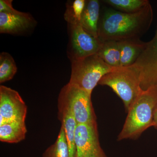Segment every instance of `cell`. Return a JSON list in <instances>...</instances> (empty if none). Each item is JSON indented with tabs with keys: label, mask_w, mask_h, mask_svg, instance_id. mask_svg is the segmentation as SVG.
<instances>
[{
	"label": "cell",
	"mask_w": 157,
	"mask_h": 157,
	"mask_svg": "<svg viewBox=\"0 0 157 157\" xmlns=\"http://www.w3.org/2000/svg\"><path fill=\"white\" fill-rule=\"evenodd\" d=\"M75 142L76 157H107L99 141L97 122L77 124Z\"/></svg>",
	"instance_id": "cell-8"
},
{
	"label": "cell",
	"mask_w": 157,
	"mask_h": 157,
	"mask_svg": "<svg viewBox=\"0 0 157 157\" xmlns=\"http://www.w3.org/2000/svg\"><path fill=\"white\" fill-rule=\"evenodd\" d=\"M121 51V67H127L135 64L146 45L140 39L119 41Z\"/></svg>",
	"instance_id": "cell-12"
},
{
	"label": "cell",
	"mask_w": 157,
	"mask_h": 157,
	"mask_svg": "<svg viewBox=\"0 0 157 157\" xmlns=\"http://www.w3.org/2000/svg\"><path fill=\"white\" fill-rule=\"evenodd\" d=\"M68 31L69 42L67 53L70 61L98 53L103 42L85 30L80 23L68 24Z\"/></svg>",
	"instance_id": "cell-6"
},
{
	"label": "cell",
	"mask_w": 157,
	"mask_h": 157,
	"mask_svg": "<svg viewBox=\"0 0 157 157\" xmlns=\"http://www.w3.org/2000/svg\"><path fill=\"white\" fill-rule=\"evenodd\" d=\"M71 62L69 83L91 95L102 77L115 68L106 64L97 54Z\"/></svg>",
	"instance_id": "cell-4"
},
{
	"label": "cell",
	"mask_w": 157,
	"mask_h": 157,
	"mask_svg": "<svg viewBox=\"0 0 157 157\" xmlns=\"http://www.w3.org/2000/svg\"><path fill=\"white\" fill-rule=\"evenodd\" d=\"M36 22L29 13L18 11L16 13L0 12V33L20 34L31 30Z\"/></svg>",
	"instance_id": "cell-10"
},
{
	"label": "cell",
	"mask_w": 157,
	"mask_h": 157,
	"mask_svg": "<svg viewBox=\"0 0 157 157\" xmlns=\"http://www.w3.org/2000/svg\"><path fill=\"white\" fill-rule=\"evenodd\" d=\"M27 107L17 91L0 86V126L14 121H25Z\"/></svg>",
	"instance_id": "cell-9"
},
{
	"label": "cell",
	"mask_w": 157,
	"mask_h": 157,
	"mask_svg": "<svg viewBox=\"0 0 157 157\" xmlns=\"http://www.w3.org/2000/svg\"><path fill=\"white\" fill-rule=\"evenodd\" d=\"M140 73L143 91L157 86V28L154 37L147 42L143 51L133 65Z\"/></svg>",
	"instance_id": "cell-7"
},
{
	"label": "cell",
	"mask_w": 157,
	"mask_h": 157,
	"mask_svg": "<svg viewBox=\"0 0 157 157\" xmlns=\"http://www.w3.org/2000/svg\"><path fill=\"white\" fill-rule=\"evenodd\" d=\"M106 64L113 68L121 67V51L119 42L107 41L102 42L97 53Z\"/></svg>",
	"instance_id": "cell-15"
},
{
	"label": "cell",
	"mask_w": 157,
	"mask_h": 157,
	"mask_svg": "<svg viewBox=\"0 0 157 157\" xmlns=\"http://www.w3.org/2000/svg\"><path fill=\"white\" fill-rule=\"evenodd\" d=\"M12 0L0 1V12L7 13H16L18 11L14 9L12 6Z\"/></svg>",
	"instance_id": "cell-20"
},
{
	"label": "cell",
	"mask_w": 157,
	"mask_h": 157,
	"mask_svg": "<svg viewBox=\"0 0 157 157\" xmlns=\"http://www.w3.org/2000/svg\"><path fill=\"white\" fill-rule=\"evenodd\" d=\"M98 84L111 88L122 100L127 111L143 91L140 73L133 65L114 68L102 77Z\"/></svg>",
	"instance_id": "cell-3"
},
{
	"label": "cell",
	"mask_w": 157,
	"mask_h": 157,
	"mask_svg": "<svg viewBox=\"0 0 157 157\" xmlns=\"http://www.w3.org/2000/svg\"><path fill=\"white\" fill-rule=\"evenodd\" d=\"M153 127H154L157 128V106L155 109L154 114Z\"/></svg>",
	"instance_id": "cell-21"
},
{
	"label": "cell",
	"mask_w": 157,
	"mask_h": 157,
	"mask_svg": "<svg viewBox=\"0 0 157 157\" xmlns=\"http://www.w3.org/2000/svg\"><path fill=\"white\" fill-rule=\"evenodd\" d=\"M157 106V86L143 91L128 110L118 140L137 138L147 129L153 127Z\"/></svg>",
	"instance_id": "cell-2"
},
{
	"label": "cell",
	"mask_w": 157,
	"mask_h": 157,
	"mask_svg": "<svg viewBox=\"0 0 157 157\" xmlns=\"http://www.w3.org/2000/svg\"><path fill=\"white\" fill-rule=\"evenodd\" d=\"M17 71L14 59L10 54L2 52L0 54V83L12 79Z\"/></svg>",
	"instance_id": "cell-17"
},
{
	"label": "cell",
	"mask_w": 157,
	"mask_h": 157,
	"mask_svg": "<svg viewBox=\"0 0 157 157\" xmlns=\"http://www.w3.org/2000/svg\"><path fill=\"white\" fill-rule=\"evenodd\" d=\"M153 19L150 3L135 13L106 9L99 20L98 37L102 42L140 39L148 30Z\"/></svg>",
	"instance_id": "cell-1"
},
{
	"label": "cell",
	"mask_w": 157,
	"mask_h": 157,
	"mask_svg": "<svg viewBox=\"0 0 157 157\" xmlns=\"http://www.w3.org/2000/svg\"><path fill=\"white\" fill-rule=\"evenodd\" d=\"M86 2L85 0H75L67 2L64 13V19L68 24H74L80 23Z\"/></svg>",
	"instance_id": "cell-19"
},
{
	"label": "cell",
	"mask_w": 157,
	"mask_h": 157,
	"mask_svg": "<svg viewBox=\"0 0 157 157\" xmlns=\"http://www.w3.org/2000/svg\"><path fill=\"white\" fill-rule=\"evenodd\" d=\"M100 7V3L98 0L86 1L80 23L85 30L93 36L98 38Z\"/></svg>",
	"instance_id": "cell-11"
},
{
	"label": "cell",
	"mask_w": 157,
	"mask_h": 157,
	"mask_svg": "<svg viewBox=\"0 0 157 157\" xmlns=\"http://www.w3.org/2000/svg\"><path fill=\"white\" fill-rule=\"evenodd\" d=\"M42 157H69L67 142L62 126L55 142L45 150Z\"/></svg>",
	"instance_id": "cell-16"
},
{
	"label": "cell",
	"mask_w": 157,
	"mask_h": 157,
	"mask_svg": "<svg viewBox=\"0 0 157 157\" xmlns=\"http://www.w3.org/2000/svg\"><path fill=\"white\" fill-rule=\"evenodd\" d=\"M91 98V95L84 90L68 82L59 94L58 109L72 112L77 124L97 122Z\"/></svg>",
	"instance_id": "cell-5"
},
{
	"label": "cell",
	"mask_w": 157,
	"mask_h": 157,
	"mask_svg": "<svg viewBox=\"0 0 157 157\" xmlns=\"http://www.w3.org/2000/svg\"><path fill=\"white\" fill-rule=\"evenodd\" d=\"M27 132L25 121L7 123L0 126V140L6 143H17L25 139Z\"/></svg>",
	"instance_id": "cell-14"
},
{
	"label": "cell",
	"mask_w": 157,
	"mask_h": 157,
	"mask_svg": "<svg viewBox=\"0 0 157 157\" xmlns=\"http://www.w3.org/2000/svg\"><path fill=\"white\" fill-rule=\"evenodd\" d=\"M58 109V117L64 131L69 148V157H76L75 135L77 123L72 112L66 109Z\"/></svg>",
	"instance_id": "cell-13"
},
{
	"label": "cell",
	"mask_w": 157,
	"mask_h": 157,
	"mask_svg": "<svg viewBox=\"0 0 157 157\" xmlns=\"http://www.w3.org/2000/svg\"><path fill=\"white\" fill-rule=\"evenodd\" d=\"M104 2L128 13L140 11L150 3L147 0H106Z\"/></svg>",
	"instance_id": "cell-18"
}]
</instances>
